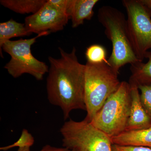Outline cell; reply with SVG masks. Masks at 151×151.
<instances>
[{"label": "cell", "mask_w": 151, "mask_h": 151, "mask_svg": "<svg viewBox=\"0 0 151 151\" xmlns=\"http://www.w3.org/2000/svg\"><path fill=\"white\" fill-rule=\"evenodd\" d=\"M60 57H48L50 66L47 78V99L58 106L65 120L73 110L86 111L84 101L85 65L78 61L76 49L70 52L59 47Z\"/></svg>", "instance_id": "obj_1"}, {"label": "cell", "mask_w": 151, "mask_h": 151, "mask_svg": "<svg viewBox=\"0 0 151 151\" xmlns=\"http://www.w3.org/2000/svg\"><path fill=\"white\" fill-rule=\"evenodd\" d=\"M97 17L105 28V35L112 42V53L108 61L113 70L119 73L120 68L126 64L141 62L133 50L125 15L116 8L104 6L99 9Z\"/></svg>", "instance_id": "obj_2"}, {"label": "cell", "mask_w": 151, "mask_h": 151, "mask_svg": "<svg viewBox=\"0 0 151 151\" xmlns=\"http://www.w3.org/2000/svg\"><path fill=\"white\" fill-rule=\"evenodd\" d=\"M119 73L106 63L85 64L84 101L87 115L84 120L90 122L107 99L119 88Z\"/></svg>", "instance_id": "obj_3"}, {"label": "cell", "mask_w": 151, "mask_h": 151, "mask_svg": "<svg viewBox=\"0 0 151 151\" xmlns=\"http://www.w3.org/2000/svg\"><path fill=\"white\" fill-rule=\"evenodd\" d=\"M131 104V86L122 81L90 122L110 137L119 134L126 130Z\"/></svg>", "instance_id": "obj_4"}, {"label": "cell", "mask_w": 151, "mask_h": 151, "mask_svg": "<svg viewBox=\"0 0 151 151\" xmlns=\"http://www.w3.org/2000/svg\"><path fill=\"white\" fill-rule=\"evenodd\" d=\"M62 145L72 151H113L111 137L85 120L65 122L60 130Z\"/></svg>", "instance_id": "obj_5"}, {"label": "cell", "mask_w": 151, "mask_h": 151, "mask_svg": "<svg viewBox=\"0 0 151 151\" xmlns=\"http://www.w3.org/2000/svg\"><path fill=\"white\" fill-rule=\"evenodd\" d=\"M47 35L42 34L29 39L9 40L3 45L2 49L11 57L10 61L4 66L10 75L17 78L27 73L39 81L43 79L44 76L48 73L49 68L45 63L34 57L31 48L37 39Z\"/></svg>", "instance_id": "obj_6"}, {"label": "cell", "mask_w": 151, "mask_h": 151, "mask_svg": "<svg viewBox=\"0 0 151 151\" xmlns=\"http://www.w3.org/2000/svg\"><path fill=\"white\" fill-rule=\"evenodd\" d=\"M127 14V25L130 41L135 55L143 62L151 53V17L140 0L122 1Z\"/></svg>", "instance_id": "obj_7"}, {"label": "cell", "mask_w": 151, "mask_h": 151, "mask_svg": "<svg viewBox=\"0 0 151 151\" xmlns=\"http://www.w3.org/2000/svg\"><path fill=\"white\" fill-rule=\"evenodd\" d=\"M69 17L47 2L37 12L25 19L27 31L38 35L49 34L62 30L67 24Z\"/></svg>", "instance_id": "obj_8"}, {"label": "cell", "mask_w": 151, "mask_h": 151, "mask_svg": "<svg viewBox=\"0 0 151 151\" xmlns=\"http://www.w3.org/2000/svg\"><path fill=\"white\" fill-rule=\"evenodd\" d=\"M129 84L131 86V104L129 117L125 131L151 127V118L143 107L138 86L135 84Z\"/></svg>", "instance_id": "obj_9"}, {"label": "cell", "mask_w": 151, "mask_h": 151, "mask_svg": "<svg viewBox=\"0 0 151 151\" xmlns=\"http://www.w3.org/2000/svg\"><path fill=\"white\" fill-rule=\"evenodd\" d=\"M111 140L112 145L151 148V127L142 129L124 131L111 137Z\"/></svg>", "instance_id": "obj_10"}, {"label": "cell", "mask_w": 151, "mask_h": 151, "mask_svg": "<svg viewBox=\"0 0 151 151\" xmlns=\"http://www.w3.org/2000/svg\"><path fill=\"white\" fill-rule=\"evenodd\" d=\"M98 0H71L69 17L74 28L83 24L85 20H89L94 16L93 9Z\"/></svg>", "instance_id": "obj_11"}, {"label": "cell", "mask_w": 151, "mask_h": 151, "mask_svg": "<svg viewBox=\"0 0 151 151\" xmlns=\"http://www.w3.org/2000/svg\"><path fill=\"white\" fill-rule=\"evenodd\" d=\"M24 24L20 23L11 19L8 21L0 23V53L3 58L2 47L6 42L13 37L29 35Z\"/></svg>", "instance_id": "obj_12"}, {"label": "cell", "mask_w": 151, "mask_h": 151, "mask_svg": "<svg viewBox=\"0 0 151 151\" xmlns=\"http://www.w3.org/2000/svg\"><path fill=\"white\" fill-rule=\"evenodd\" d=\"M45 0H1V5L20 14H34L46 3Z\"/></svg>", "instance_id": "obj_13"}, {"label": "cell", "mask_w": 151, "mask_h": 151, "mask_svg": "<svg viewBox=\"0 0 151 151\" xmlns=\"http://www.w3.org/2000/svg\"><path fill=\"white\" fill-rule=\"evenodd\" d=\"M146 63L139 62L131 65L132 74L129 83L136 84L151 83V55Z\"/></svg>", "instance_id": "obj_14"}, {"label": "cell", "mask_w": 151, "mask_h": 151, "mask_svg": "<svg viewBox=\"0 0 151 151\" xmlns=\"http://www.w3.org/2000/svg\"><path fill=\"white\" fill-rule=\"evenodd\" d=\"M85 55L87 62L93 64L108 63L107 51L104 47L98 44H93L86 48Z\"/></svg>", "instance_id": "obj_15"}, {"label": "cell", "mask_w": 151, "mask_h": 151, "mask_svg": "<svg viewBox=\"0 0 151 151\" xmlns=\"http://www.w3.org/2000/svg\"><path fill=\"white\" fill-rule=\"evenodd\" d=\"M141 102L146 113L151 118V83L138 85Z\"/></svg>", "instance_id": "obj_16"}, {"label": "cell", "mask_w": 151, "mask_h": 151, "mask_svg": "<svg viewBox=\"0 0 151 151\" xmlns=\"http://www.w3.org/2000/svg\"><path fill=\"white\" fill-rule=\"evenodd\" d=\"M34 143V139L32 135L29 133L28 131L26 129H23L22 132L21 136L18 140L13 145L5 147H1V150L6 151L9 149L12 148L14 147H25L29 146L31 147Z\"/></svg>", "instance_id": "obj_17"}, {"label": "cell", "mask_w": 151, "mask_h": 151, "mask_svg": "<svg viewBox=\"0 0 151 151\" xmlns=\"http://www.w3.org/2000/svg\"><path fill=\"white\" fill-rule=\"evenodd\" d=\"M47 2L51 6L67 15L69 17L70 0H47Z\"/></svg>", "instance_id": "obj_18"}, {"label": "cell", "mask_w": 151, "mask_h": 151, "mask_svg": "<svg viewBox=\"0 0 151 151\" xmlns=\"http://www.w3.org/2000/svg\"><path fill=\"white\" fill-rule=\"evenodd\" d=\"M113 151H151V148L146 147L124 146L112 145Z\"/></svg>", "instance_id": "obj_19"}, {"label": "cell", "mask_w": 151, "mask_h": 151, "mask_svg": "<svg viewBox=\"0 0 151 151\" xmlns=\"http://www.w3.org/2000/svg\"><path fill=\"white\" fill-rule=\"evenodd\" d=\"M30 147L25 146V147H19L17 151H30ZM39 151H70L65 148L56 147H52L50 145H46L43 147L42 150Z\"/></svg>", "instance_id": "obj_20"}, {"label": "cell", "mask_w": 151, "mask_h": 151, "mask_svg": "<svg viewBox=\"0 0 151 151\" xmlns=\"http://www.w3.org/2000/svg\"><path fill=\"white\" fill-rule=\"evenodd\" d=\"M140 1L149 12H151V0H140Z\"/></svg>", "instance_id": "obj_21"}, {"label": "cell", "mask_w": 151, "mask_h": 151, "mask_svg": "<svg viewBox=\"0 0 151 151\" xmlns=\"http://www.w3.org/2000/svg\"><path fill=\"white\" fill-rule=\"evenodd\" d=\"M150 15H151V12H150Z\"/></svg>", "instance_id": "obj_22"}, {"label": "cell", "mask_w": 151, "mask_h": 151, "mask_svg": "<svg viewBox=\"0 0 151 151\" xmlns=\"http://www.w3.org/2000/svg\"></svg>", "instance_id": "obj_23"}]
</instances>
